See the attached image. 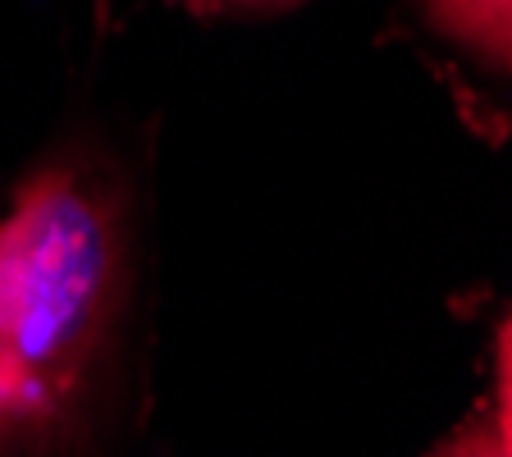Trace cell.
<instances>
[{
    "mask_svg": "<svg viewBox=\"0 0 512 457\" xmlns=\"http://www.w3.org/2000/svg\"><path fill=\"white\" fill-rule=\"evenodd\" d=\"M138 197L92 142L42 160L0 211V430L74 439L119 371L138 307Z\"/></svg>",
    "mask_w": 512,
    "mask_h": 457,
    "instance_id": "obj_1",
    "label": "cell"
},
{
    "mask_svg": "<svg viewBox=\"0 0 512 457\" xmlns=\"http://www.w3.org/2000/svg\"><path fill=\"white\" fill-rule=\"evenodd\" d=\"M384 42L403 46L485 147L512 142V0H394Z\"/></svg>",
    "mask_w": 512,
    "mask_h": 457,
    "instance_id": "obj_2",
    "label": "cell"
},
{
    "mask_svg": "<svg viewBox=\"0 0 512 457\" xmlns=\"http://www.w3.org/2000/svg\"><path fill=\"white\" fill-rule=\"evenodd\" d=\"M435 453L462 457H512V302L503 307L490 339V384L480 403L439 439Z\"/></svg>",
    "mask_w": 512,
    "mask_h": 457,
    "instance_id": "obj_3",
    "label": "cell"
},
{
    "mask_svg": "<svg viewBox=\"0 0 512 457\" xmlns=\"http://www.w3.org/2000/svg\"><path fill=\"white\" fill-rule=\"evenodd\" d=\"M179 5L192 14H224V19H234V14H279L302 5V0H179Z\"/></svg>",
    "mask_w": 512,
    "mask_h": 457,
    "instance_id": "obj_4",
    "label": "cell"
}]
</instances>
